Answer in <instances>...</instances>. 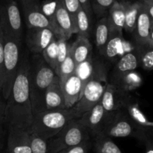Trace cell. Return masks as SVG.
<instances>
[{
  "label": "cell",
  "mask_w": 153,
  "mask_h": 153,
  "mask_svg": "<svg viewBox=\"0 0 153 153\" xmlns=\"http://www.w3.org/2000/svg\"><path fill=\"white\" fill-rule=\"evenodd\" d=\"M4 75V33L0 26V92L3 82Z\"/></svg>",
  "instance_id": "8d00e7d4"
},
{
  "label": "cell",
  "mask_w": 153,
  "mask_h": 153,
  "mask_svg": "<svg viewBox=\"0 0 153 153\" xmlns=\"http://www.w3.org/2000/svg\"><path fill=\"white\" fill-rule=\"evenodd\" d=\"M139 64V58L136 50L126 52L117 61L113 69L111 83H114L124 74L136 70Z\"/></svg>",
  "instance_id": "d6986e66"
},
{
  "label": "cell",
  "mask_w": 153,
  "mask_h": 153,
  "mask_svg": "<svg viewBox=\"0 0 153 153\" xmlns=\"http://www.w3.org/2000/svg\"><path fill=\"white\" fill-rule=\"evenodd\" d=\"M131 98L128 93L120 91L114 84L108 82L100 102L106 112H111L124 108Z\"/></svg>",
  "instance_id": "5bb4252c"
},
{
  "label": "cell",
  "mask_w": 153,
  "mask_h": 153,
  "mask_svg": "<svg viewBox=\"0 0 153 153\" xmlns=\"http://www.w3.org/2000/svg\"><path fill=\"white\" fill-rule=\"evenodd\" d=\"M79 118L73 108L45 110L34 116L28 133H35L49 140L58 133L72 119Z\"/></svg>",
  "instance_id": "3957f363"
},
{
  "label": "cell",
  "mask_w": 153,
  "mask_h": 153,
  "mask_svg": "<svg viewBox=\"0 0 153 153\" xmlns=\"http://www.w3.org/2000/svg\"><path fill=\"white\" fill-rule=\"evenodd\" d=\"M56 76L55 70L40 54H35L30 63L29 88L33 116L46 110L45 94Z\"/></svg>",
  "instance_id": "7a4b0ae2"
},
{
  "label": "cell",
  "mask_w": 153,
  "mask_h": 153,
  "mask_svg": "<svg viewBox=\"0 0 153 153\" xmlns=\"http://www.w3.org/2000/svg\"><path fill=\"white\" fill-rule=\"evenodd\" d=\"M108 83L107 76H105L94 77L85 84L80 98L72 107L79 116V118L82 114L100 101Z\"/></svg>",
  "instance_id": "52a82bcc"
},
{
  "label": "cell",
  "mask_w": 153,
  "mask_h": 153,
  "mask_svg": "<svg viewBox=\"0 0 153 153\" xmlns=\"http://www.w3.org/2000/svg\"><path fill=\"white\" fill-rule=\"evenodd\" d=\"M123 109L126 110L128 115L138 130L147 137L148 134L153 129V122H151L146 118L143 112L140 110L137 103H135L131 98L127 102Z\"/></svg>",
  "instance_id": "44dd1931"
},
{
  "label": "cell",
  "mask_w": 153,
  "mask_h": 153,
  "mask_svg": "<svg viewBox=\"0 0 153 153\" xmlns=\"http://www.w3.org/2000/svg\"><path fill=\"white\" fill-rule=\"evenodd\" d=\"M111 33V31L109 26L108 16H105L101 17L96 25L95 34H94L96 47L100 55H102L105 46L110 38Z\"/></svg>",
  "instance_id": "d4e9b609"
},
{
  "label": "cell",
  "mask_w": 153,
  "mask_h": 153,
  "mask_svg": "<svg viewBox=\"0 0 153 153\" xmlns=\"http://www.w3.org/2000/svg\"><path fill=\"white\" fill-rule=\"evenodd\" d=\"M142 4L138 0L126 2V17L124 29L128 33L132 34L135 28L136 22Z\"/></svg>",
  "instance_id": "4316f807"
},
{
  "label": "cell",
  "mask_w": 153,
  "mask_h": 153,
  "mask_svg": "<svg viewBox=\"0 0 153 153\" xmlns=\"http://www.w3.org/2000/svg\"><path fill=\"white\" fill-rule=\"evenodd\" d=\"M76 34L79 37L89 38L91 30V16L82 7L77 12L75 19Z\"/></svg>",
  "instance_id": "83f0119b"
},
{
  "label": "cell",
  "mask_w": 153,
  "mask_h": 153,
  "mask_svg": "<svg viewBox=\"0 0 153 153\" xmlns=\"http://www.w3.org/2000/svg\"><path fill=\"white\" fill-rule=\"evenodd\" d=\"M76 67V63H75L74 60H73V57H72L71 54H70V52L69 51L68 55L67 56L64 62L60 64L59 67L57 69L56 72H55L58 79H59L61 85L69 76L75 74Z\"/></svg>",
  "instance_id": "f1b7e54d"
},
{
  "label": "cell",
  "mask_w": 153,
  "mask_h": 153,
  "mask_svg": "<svg viewBox=\"0 0 153 153\" xmlns=\"http://www.w3.org/2000/svg\"><path fill=\"white\" fill-rule=\"evenodd\" d=\"M112 84L120 91L128 94L129 92L137 89L143 84V78L138 72L134 70L124 74Z\"/></svg>",
  "instance_id": "cb8c5ba5"
},
{
  "label": "cell",
  "mask_w": 153,
  "mask_h": 153,
  "mask_svg": "<svg viewBox=\"0 0 153 153\" xmlns=\"http://www.w3.org/2000/svg\"><path fill=\"white\" fill-rule=\"evenodd\" d=\"M7 146L8 153H31V140L28 130L16 127H8Z\"/></svg>",
  "instance_id": "9a60e30c"
},
{
  "label": "cell",
  "mask_w": 153,
  "mask_h": 153,
  "mask_svg": "<svg viewBox=\"0 0 153 153\" xmlns=\"http://www.w3.org/2000/svg\"><path fill=\"white\" fill-rule=\"evenodd\" d=\"M128 43L124 39L123 34L118 33H111L110 38L105 46L102 55L105 58L109 61L117 59L120 55L121 57L126 54V46Z\"/></svg>",
  "instance_id": "7402d4cb"
},
{
  "label": "cell",
  "mask_w": 153,
  "mask_h": 153,
  "mask_svg": "<svg viewBox=\"0 0 153 153\" xmlns=\"http://www.w3.org/2000/svg\"><path fill=\"white\" fill-rule=\"evenodd\" d=\"M42 57L46 63L56 71L58 68V40L55 36L49 45L43 50Z\"/></svg>",
  "instance_id": "4dcf8cb0"
},
{
  "label": "cell",
  "mask_w": 153,
  "mask_h": 153,
  "mask_svg": "<svg viewBox=\"0 0 153 153\" xmlns=\"http://www.w3.org/2000/svg\"><path fill=\"white\" fill-rule=\"evenodd\" d=\"M30 62L26 58L21 59L19 70L6 100L4 122L8 127L28 130L34 119L29 88Z\"/></svg>",
  "instance_id": "6da1fadb"
},
{
  "label": "cell",
  "mask_w": 153,
  "mask_h": 153,
  "mask_svg": "<svg viewBox=\"0 0 153 153\" xmlns=\"http://www.w3.org/2000/svg\"><path fill=\"white\" fill-rule=\"evenodd\" d=\"M65 98L66 107L71 108L79 100L83 89L82 80L75 74L69 76L61 85Z\"/></svg>",
  "instance_id": "e0dca14e"
},
{
  "label": "cell",
  "mask_w": 153,
  "mask_h": 153,
  "mask_svg": "<svg viewBox=\"0 0 153 153\" xmlns=\"http://www.w3.org/2000/svg\"><path fill=\"white\" fill-rule=\"evenodd\" d=\"M79 1L81 4V7L90 16H92L93 10L92 8H91V0H79Z\"/></svg>",
  "instance_id": "ab89813d"
},
{
  "label": "cell",
  "mask_w": 153,
  "mask_h": 153,
  "mask_svg": "<svg viewBox=\"0 0 153 153\" xmlns=\"http://www.w3.org/2000/svg\"><path fill=\"white\" fill-rule=\"evenodd\" d=\"M57 40H58V68L59 67L60 64L64 62L67 56L68 55L69 51H70V46L67 42V39L62 36L57 37ZM57 68V69H58ZM56 72V71H55Z\"/></svg>",
  "instance_id": "836d02e7"
},
{
  "label": "cell",
  "mask_w": 153,
  "mask_h": 153,
  "mask_svg": "<svg viewBox=\"0 0 153 153\" xmlns=\"http://www.w3.org/2000/svg\"><path fill=\"white\" fill-rule=\"evenodd\" d=\"M107 116L108 112L105 110L100 102H99L91 109L82 114L78 119L84 127L88 129L91 136H94L102 131Z\"/></svg>",
  "instance_id": "8fae6325"
},
{
  "label": "cell",
  "mask_w": 153,
  "mask_h": 153,
  "mask_svg": "<svg viewBox=\"0 0 153 153\" xmlns=\"http://www.w3.org/2000/svg\"><path fill=\"white\" fill-rule=\"evenodd\" d=\"M1 140H0V149H1Z\"/></svg>",
  "instance_id": "f6af8a7d"
},
{
  "label": "cell",
  "mask_w": 153,
  "mask_h": 153,
  "mask_svg": "<svg viewBox=\"0 0 153 153\" xmlns=\"http://www.w3.org/2000/svg\"><path fill=\"white\" fill-rule=\"evenodd\" d=\"M106 136L112 137L133 136L143 142L146 136L138 130L125 109L108 112L107 118L102 130Z\"/></svg>",
  "instance_id": "8992f818"
},
{
  "label": "cell",
  "mask_w": 153,
  "mask_h": 153,
  "mask_svg": "<svg viewBox=\"0 0 153 153\" xmlns=\"http://www.w3.org/2000/svg\"><path fill=\"white\" fill-rule=\"evenodd\" d=\"M139 58V64L144 70H153V47L143 45L135 48Z\"/></svg>",
  "instance_id": "f546056e"
},
{
  "label": "cell",
  "mask_w": 153,
  "mask_h": 153,
  "mask_svg": "<svg viewBox=\"0 0 153 153\" xmlns=\"http://www.w3.org/2000/svg\"><path fill=\"white\" fill-rule=\"evenodd\" d=\"M6 102L2 99L0 95V132L1 130L2 123L4 122V113H5Z\"/></svg>",
  "instance_id": "f35d334b"
},
{
  "label": "cell",
  "mask_w": 153,
  "mask_h": 153,
  "mask_svg": "<svg viewBox=\"0 0 153 153\" xmlns=\"http://www.w3.org/2000/svg\"><path fill=\"white\" fill-rule=\"evenodd\" d=\"M51 20L55 27L56 37L62 36L69 40L73 34H76L74 20L59 0Z\"/></svg>",
  "instance_id": "30bf717a"
},
{
  "label": "cell",
  "mask_w": 153,
  "mask_h": 153,
  "mask_svg": "<svg viewBox=\"0 0 153 153\" xmlns=\"http://www.w3.org/2000/svg\"><path fill=\"white\" fill-rule=\"evenodd\" d=\"M20 46L21 40L4 34V75L1 93L5 100L11 92L20 64Z\"/></svg>",
  "instance_id": "277c9868"
},
{
  "label": "cell",
  "mask_w": 153,
  "mask_h": 153,
  "mask_svg": "<svg viewBox=\"0 0 153 153\" xmlns=\"http://www.w3.org/2000/svg\"><path fill=\"white\" fill-rule=\"evenodd\" d=\"M118 1H119V0H118Z\"/></svg>",
  "instance_id": "c3c4849f"
},
{
  "label": "cell",
  "mask_w": 153,
  "mask_h": 153,
  "mask_svg": "<svg viewBox=\"0 0 153 153\" xmlns=\"http://www.w3.org/2000/svg\"><path fill=\"white\" fill-rule=\"evenodd\" d=\"M91 134L78 118L69 122L57 134L47 140L50 153H57L67 147L78 145L91 139Z\"/></svg>",
  "instance_id": "5b68a950"
},
{
  "label": "cell",
  "mask_w": 153,
  "mask_h": 153,
  "mask_svg": "<svg viewBox=\"0 0 153 153\" xmlns=\"http://www.w3.org/2000/svg\"><path fill=\"white\" fill-rule=\"evenodd\" d=\"M148 46L153 47V20L152 21V25H151L150 32H149V40H148Z\"/></svg>",
  "instance_id": "b9f144b4"
},
{
  "label": "cell",
  "mask_w": 153,
  "mask_h": 153,
  "mask_svg": "<svg viewBox=\"0 0 153 153\" xmlns=\"http://www.w3.org/2000/svg\"><path fill=\"white\" fill-rule=\"evenodd\" d=\"M3 153H8V152H7V151H6V150H5V151H4V152H3Z\"/></svg>",
  "instance_id": "bcb514c9"
},
{
  "label": "cell",
  "mask_w": 153,
  "mask_h": 153,
  "mask_svg": "<svg viewBox=\"0 0 153 153\" xmlns=\"http://www.w3.org/2000/svg\"><path fill=\"white\" fill-rule=\"evenodd\" d=\"M93 149L95 153H123L109 136L102 132L93 136Z\"/></svg>",
  "instance_id": "484cf974"
},
{
  "label": "cell",
  "mask_w": 153,
  "mask_h": 153,
  "mask_svg": "<svg viewBox=\"0 0 153 153\" xmlns=\"http://www.w3.org/2000/svg\"><path fill=\"white\" fill-rule=\"evenodd\" d=\"M0 26L6 35L21 40L22 22L17 0H3L1 4Z\"/></svg>",
  "instance_id": "ba28073f"
},
{
  "label": "cell",
  "mask_w": 153,
  "mask_h": 153,
  "mask_svg": "<svg viewBox=\"0 0 153 153\" xmlns=\"http://www.w3.org/2000/svg\"><path fill=\"white\" fill-rule=\"evenodd\" d=\"M0 12H1V3H0Z\"/></svg>",
  "instance_id": "7dc6e473"
},
{
  "label": "cell",
  "mask_w": 153,
  "mask_h": 153,
  "mask_svg": "<svg viewBox=\"0 0 153 153\" xmlns=\"http://www.w3.org/2000/svg\"><path fill=\"white\" fill-rule=\"evenodd\" d=\"M108 20L111 33L123 34L126 17V2L116 0L108 10Z\"/></svg>",
  "instance_id": "ffe728a7"
},
{
  "label": "cell",
  "mask_w": 153,
  "mask_h": 153,
  "mask_svg": "<svg viewBox=\"0 0 153 153\" xmlns=\"http://www.w3.org/2000/svg\"><path fill=\"white\" fill-rule=\"evenodd\" d=\"M31 153H50L47 140L43 139L35 133H29Z\"/></svg>",
  "instance_id": "d6a6232c"
},
{
  "label": "cell",
  "mask_w": 153,
  "mask_h": 153,
  "mask_svg": "<svg viewBox=\"0 0 153 153\" xmlns=\"http://www.w3.org/2000/svg\"><path fill=\"white\" fill-rule=\"evenodd\" d=\"M92 147L93 141H91V139H90L78 145L64 148L57 153H89Z\"/></svg>",
  "instance_id": "e575fe53"
},
{
  "label": "cell",
  "mask_w": 153,
  "mask_h": 153,
  "mask_svg": "<svg viewBox=\"0 0 153 153\" xmlns=\"http://www.w3.org/2000/svg\"><path fill=\"white\" fill-rule=\"evenodd\" d=\"M59 1L62 3L64 7L70 14L75 22L76 14L81 8V4L79 0H59Z\"/></svg>",
  "instance_id": "d590c367"
},
{
  "label": "cell",
  "mask_w": 153,
  "mask_h": 153,
  "mask_svg": "<svg viewBox=\"0 0 153 153\" xmlns=\"http://www.w3.org/2000/svg\"><path fill=\"white\" fill-rule=\"evenodd\" d=\"M20 2L28 28H48L55 33L52 20L42 11L40 0H20Z\"/></svg>",
  "instance_id": "9c48e42d"
},
{
  "label": "cell",
  "mask_w": 153,
  "mask_h": 153,
  "mask_svg": "<svg viewBox=\"0 0 153 153\" xmlns=\"http://www.w3.org/2000/svg\"><path fill=\"white\" fill-rule=\"evenodd\" d=\"M141 2L143 7L146 8L149 16L153 20V0H138Z\"/></svg>",
  "instance_id": "74e56055"
},
{
  "label": "cell",
  "mask_w": 153,
  "mask_h": 153,
  "mask_svg": "<svg viewBox=\"0 0 153 153\" xmlns=\"http://www.w3.org/2000/svg\"><path fill=\"white\" fill-rule=\"evenodd\" d=\"M147 137L149 138V139L153 140V129H152V130H150V131H149V133L148 134Z\"/></svg>",
  "instance_id": "7bdbcfd3"
},
{
  "label": "cell",
  "mask_w": 153,
  "mask_h": 153,
  "mask_svg": "<svg viewBox=\"0 0 153 153\" xmlns=\"http://www.w3.org/2000/svg\"><path fill=\"white\" fill-rule=\"evenodd\" d=\"M92 50L93 46L89 38L79 36L70 46V54L76 65L91 56L93 55Z\"/></svg>",
  "instance_id": "603a6c76"
},
{
  "label": "cell",
  "mask_w": 153,
  "mask_h": 153,
  "mask_svg": "<svg viewBox=\"0 0 153 153\" xmlns=\"http://www.w3.org/2000/svg\"><path fill=\"white\" fill-rule=\"evenodd\" d=\"M45 105L46 110L67 109L65 98L58 76H55L49 85L45 94Z\"/></svg>",
  "instance_id": "ac0fdd59"
},
{
  "label": "cell",
  "mask_w": 153,
  "mask_h": 153,
  "mask_svg": "<svg viewBox=\"0 0 153 153\" xmlns=\"http://www.w3.org/2000/svg\"><path fill=\"white\" fill-rule=\"evenodd\" d=\"M116 0H91L93 13L97 17H103L107 16L111 6Z\"/></svg>",
  "instance_id": "1f68e13d"
},
{
  "label": "cell",
  "mask_w": 153,
  "mask_h": 153,
  "mask_svg": "<svg viewBox=\"0 0 153 153\" xmlns=\"http://www.w3.org/2000/svg\"><path fill=\"white\" fill-rule=\"evenodd\" d=\"M152 19L142 4L136 22L135 28L132 33L134 43L137 46L147 45Z\"/></svg>",
  "instance_id": "2e32d148"
},
{
  "label": "cell",
  "mask_w": 153,
  "mask_h": 153,
  "mask_svg": "<svg viewBox=\"0 0 153 153\" xmlns=\"http://www.w3.org/2000/svg\"><path fill=\"white\" fill-rule=\"evenodd\" d=\"M119 1H122V2H126V1H132V0H119Z\"/></svg>",
  "instance_id": "ee69618b"
},
{
  "label": "cell",
  "mask_w": 153,
  "mask_h": 153,
  "mask_svg": "<svg viewBox=\"0 0 153 153\" xmlns=\"http://www.w3.org/2000/svg\"><path fill=\"white\" fill-rule=\"evenodd\" d=\"M75 74L82 80L84 88L85 84L92 78L107 76V69L102 61L94 58L92 55L76 65Z\"/></svg>",
  "instance_id": "7c38bea8"
},
{
  "label": "cell",
  "mask_w": 153,
  "mask_h": 153,
  "mask_svg": "<svg viewBox=\"0 0 153 153\" xmlns=\"http://www.w3.org/2000/svg\"><path fill=\"white\" fill-rule=\"evenodd\" d=\"M55 36V33L50 28H28L25 40L31 52L34 54H41Z\"/></svg>",
  "instance_id": "4fadbf2b"
},
{
  "label": "cell",
  "mask_w": 153,
  "mask_h": 153,
  "mask_svg": "<svg viewBox=\"0 0 153 153\" xmlns=\"http://www.w3.org/2000/svg\"><path fill=\"white\" fill-rule=\"evenodd\" d=\"M142 142L145 145V153H153V140L146 137Z\"/></svg>",
  "instance_id": "60d3db41"
}]
</instances>
